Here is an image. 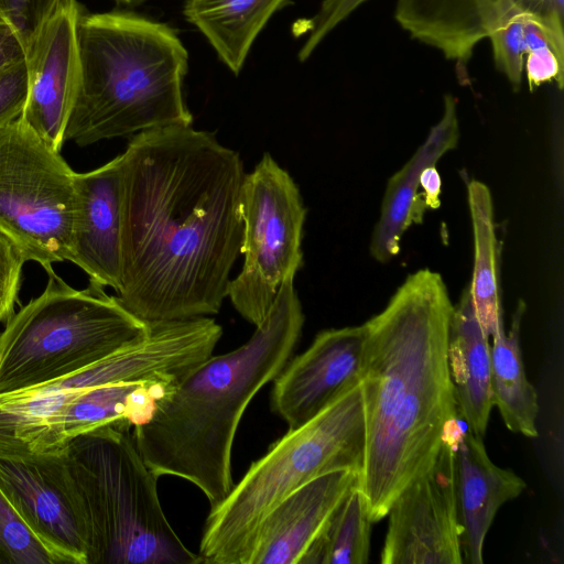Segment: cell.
I'll return each mask as SVG.
<instances>
[{"instance_id": "5", "label": "cell", "mask_w": 564, "mask_h": 564, "mask_svg": "<svg viewBox=\"0 0 564 564\" xmlns=\"http://www.w3.org/2000/svg\"><path fill=\"white\" fill-rule=\"evenodd\" d=\"M85 523L86 564H200L169 522L159 477L130 429L106 425L62 453Z\"/></svg>"}, {"instance_id": "20", "label": "cell", "mask_w": 564, "mask_h": 564, "mask_svg": "<svg viewBox=\"0 0 564 564\" xmlns=\"http://www.w3.org/2000/svg\"><path fill=\"white\" fill-rule=\"evenodd\" d=\"M488 338L476 315L468 285L453 307L447 355L457 416L481 437L492 409Z\"/></svg>"}, {"instance_id": "17", "label": "cell", "mask_w": 564, "mask_h": 564, "mask_svg": "<svg viewBox=\"0 0 564 564\" xmlns=\"http://www.w3.org/2000/svg\"><path fill=\"white\" fill-rule=\"evenodd\" d=\"M358 479L354 470H334L284 497L258 527L247 564H302L332 513Z\"/></svg>"}, {"instance_id": "2", "label": "cell", "mask_w": 564, "mask_h": 564, "mask_svg": "<svg viewBox=\"0 0 564 564\" xmlns=\"http://www.w3.org/2000/svg\"><path fill=\"white\" fill-rule=\"evenodd\" d=\"M453 307L442 276L421 269L364 324L366 447L358 486L372 522L431 468L458 417L447 355Z\"/></svg>"}, {"instance_id": "23", "label": "cell", "mask_w": 564, "mask_h": 564, "mask_svg": "<svg viewBox=\"0 0 564 564\" xmlns=\"http://www.w3.org/2000/svg\"><path fill=\"white\" fill-rule=\"evenodd\" d=\"M474 236V268L469 292L484 333L489 337L503 318L498 284V241L491 193L473 180L467 186Z\"/></svg>"}, {"instance_id": "15", "label": "cell", "mask_w": 564, "mask_h": 564, "mask_svg": "<svg viewBox=\"0 0 564 564\" xmlns=\"http://www.w3.org/2000/svg\"><path fill=\"white\" fill-rule=\"evenodd\" d=\"M365 325L326 329L273 380L271 405L295 429L359 383Z\"/></svg>"}, {"instance_id": "30", "label": "cell", "mask_w": 564, "mask_h": 564, "mask_svg": "<svg viewBox=\"0 0 564 564\" xmlns=\"http://www.w3.org/2000/svg\"><path fill=\"white\" fill-rule=\"evenodd\" d=\"M369 0H323L317 13L310 21L308 36L299 52L300 61H306L317 46Z\"/></svg>"}, {"instance_id": "33", "label": "cell", "mask_w": 564, "mask_h": 564, "mask_svg": "<svg viewBox=\"0 0 564 564\" xmlns=\"http://www.w3.org/2000/svg\"><path fill=\"white\" fill-rule=\"evenodd\" d=\"M420 187L426 208L437 209L441 206L442 181L435 165L426 166L420 175Z\"/></svg>"}, {"instance_id": "18", "label": "cell", "mask_w": 564, "mask_h": 564, "mask_svg": "<svg viewBox=\"0 0 564 564\" xmlns=\"http://www.w3.org/2000/svg\"><path fill=\"white\" fill-rule=\"evenodd\" d=\"M525 487L514 471L491 462L481 436L462 430L456 448V495L463 563L484 562V543L498 510Z\"/></svg>"}, {"instance_id": "13", "label": "cell", "mask_w": 564, "mask_h": 564, "mask_svg": "<svg viewBox=\"0 0 564 564\" xmlns=\"http://www.w3.org/2000/svg\"><path fill=\"white\" fill-rule=\"evenodd\" d=\"M82 12L77 0H59L24 55L28 97L20 117L58 152L80 84L77 29Z\"/></svg>"}, {"instance_id": "22", "label": "cell", "mask_w": 564, "mask_h": 564, "mask_svg": "<svg viewBox=\"0 0 564 564\" xmlns=\"http://www.w3.org/2000/svg\"><path fill=\"white\" fill-rule=\"evenodd\" d=\"M288 0H187L184 15L208 40L219 58L238 74L271 15Z\"/></svg>"}, {"instance_id": "7", "label": "cell", "mask_w": 564, "mask_h": 564, "mask_svg": "<svg viewBox=\"0 0 564 564\" xmlns=\"http://www.w3.org/2000/svg\"><path fill=\"white\" fill-rule=\"evenodd\" d=\"M44 291L0 332V394L26 390L84 369L143 336L150 323L105 288L68 285L55 271Z\"/></svg>"}, {"instance_id": "11", "label": "cell", "mask_w": 564, "mask_h": 564, "mask_svg": "<svg viewBox=\"0 0 564 564\" xmlns=\"http://www.w3.org/2000/svg\"><path fill=\"white\" fill-rule=\"evenodd\" d=\"M459 417L447 427L431 468L409 484L389 508L383 564H462L456 495Z\"/></svg>"}, {"instance_id": "3", "label": "cell", "mask_w": 564, "mask_h": 564, "mask_svg": "<svg viewBox=\"0 0 564 564\" xmlns=\"http://www.w3.org/2000/svg\"><path fill=\"white\" fill-rule=\"evenodd\" d=\"M288 276L264 319L243 345L196 366L160 398L132 436L158 476L189 481L210 509L234 487L231 454L249 403L286 366L304 325L302 304Z\"/></svg>"}, {"instance_id": "6", "label": "cell", "mask_w": 564, "mask_h": 564, "mask_svg": "<svg viewBox=\"0 0 564 564\" xmlns=\"http://www.w3.org/2000/svg\"><path fill=\"white\" fill-rule=\"evenodd\" d=\"M359 383L304 424L289 429L210 509L198 555L204 563L247 564L263 518L284 497L334 470L364 467L366 433Z\"/></svg>"}, {"instance_id": "29", "label": "cell", "mask_w": 564, "mask_h": 564, "mask_svg": "<svg viewBox=\"0 0 564 564\" xmlns=\"http://www.w3.org/2000/svg\"><path fill=\"white\" fill-rule=\"evenodd\" d=\"M59 0H0V17L28 47Z\"/></svg>"}, {"instance_id": "16", "label": "cell", "mask_w": 564, "mask_h": 564, "mask_svg": "<svg viewBox=\"0 0 564 564\" xmlns=\"http://www.w3.org/2000/svg\"><path fill=\"white\" fill-rule=\"evenodd\" d=\"M124 161L119 154L106 164L75 173L69 262L89 282L121 290V227Z\"/></svg>"}, {"instance_id": "32", "label": "cell", "mask_w": 564, "mask_h": 564, "mask_svg": "<svg viewBox=\"0 0 564 564\" xmlns=\"http://www.w3.org/2000/svg\"><path fill=\"white\" fill-rule=\"evenodd\" d=\"M25 48L12 29V26L0 17V70L13 63L24 59Z\"/></svg>"}, {"instance_id": "21", "label": "cell", "mask_w": 564, "mask_h": 564, "mask_svg": "<svg viewBox=\"0 0 564 564\" xmlns=\"http://www.w3.org/2000/svg\"><path fill=\"white\" fill-rule=\"evenodd\" d=\"M524 304L519 303L512 326L506 332L503 318L492 333L490 346V391L508 430L527 437H536L538 394L527 378L520 347V328Z\"/></svg>"}, {"instance_id": "8", "label": "cell", "mask_w": 564, "mask_h": 564, "mask_svg": "<svg viewBox=\"0 0 564 564\" xmlns=\"http://www.w3.org/2000/svg\"><path fill=\"white\" fill-rule=\"evenodd\" d=\"M221 335L223 327L208 316L150 323L143 336L84 369L0 394V456L56 454L58 422L78 395L113 382L174 386L213 355Z\"/></svg>"}, {"instance_id": "26", "label": "cell", "mask_w": 564, "mask_h": 564, "mask_svg": "<svg viewBox=\"0 0 564 564\" xmlns=\"http://www.w3.org/2000/svg\"><path fill=\"white\" fill-rule=\"evenodd\" d=\"M523 76L530 89L552 82L560 90L563 88L564 45L556 43L543 25L530 15L525 19Z\"/></svg>"}, {"instance_id": "25", "label": "cell", "mask_w": 564, "mask_h": 564, "mask_svg": "<svg viewBox=\"0 0 564 564\" xmlns=\"http://www.w3.org/2000/svg\"><path fill=\"white\" fill-rule=\"evenodd\" d=\"M0 564H72L26 525L1 488Z\"/></svg>"}, {"instance_id": "10", "label": "cell", "mask_w": 564, "mask_h": 564, "mask_svg": "<svg viewBox=\"0 0 564 564\" xmlns=\"http://www.w3.org/2000/svg\"><path fill=\"white\" fill-rule=\"evenodd\" d=\"M245 262L230 280L228 297L235 310L257 326L278 292L303 264L302 238L306 208L292 176L264 153L242 187Z\"/></svg>"}, {"instance_id": "34", "label": "cell", "mask_w": 564, "mask_h": 564, "mask_svg": "<svg viewBox=\"0 0 564 564\" xmlns=\"http://www.w3.org/2000/svg\"><path fill=\"white\" fill-rule=\"evenodd\" d=\"M117 2L127 4V6H138L143 3L147 0H116Z\"/></svg>"}, {"instance_id": "14", "label": "cell", "mask_w": 564, "mask_h": 564, "mask_svg": "<svg viewBox=\"0 0 564 564\" xmlns=\"http://www.w3.org/2000/svg\"><path fill=\"white\" fill-rule=\"evenodd\" d=\"M0 488L45 543L86 564L85 523L61 454L0 456Z\"/></svg>"}, {"instance_id": "12", "label": "cell", "mask_w": 564, "mask_h": 564, "mask_svg": "<svg viewBox=\"0 0 564 564\" xmlns=\"http://www.w3.org/2000/svg\"><path fill=\"white\" fill-rule=\"evenodd\" d=\"M525 13L564 45V0H397L394 19L411 39L455 63L467 83L475 47L501 21Z\"/></svg>"}, {"instance_id": "24", "label": "cell", "mask_w": 564, "mask_h": 564, "mask_svg": "<svg viewBox=\"0 0 564 564\" xmlns=\"http://www.w3.org/2000/svg\"><path fill=\"white\" fill-rule=\"evenodd\" d=\"M372 523L357 482L332 513L302 564L368 563Z\"/></svg>"}, {"instance_id": "19", "label": "cell", "mask_w": 564, "mask_h": 564, "mask_svg": "<svg viewBox=\"0 0 564 564\" xmlns=\"http://www.w3.org/2000/svg\"><path fill=\"white\" fill-rule=\"evenodd\" d=\"M459 138L457 104L452 95L444 97L441 119L431 128L425 141L411 159L388 181L379 220L370 240V254L387 262L400 251V241L408 228L421 224L426 209L419 193L420 175L457 145Z\"/></svg>"}, {"instance_id": "1", "label": "cell", "mask_w": 564, "mask_h": 564, "mask_svg": "<svg viewBox=\"0 0 564 564\" xmlns=\"http://www.w3.org/2000/svg\"><path fill=\"white\" fill-rule=\"evenodd\" d=\"M123 154L120 302L148 322L215 315L242 243L243 163L213 133L169 126Z\"/></svg>"}, {"instance_id": "27", "label": "cell", "mask_w": 564, "mask_h": 564, "mask_svg": "<svg viewBox=\"0 0 564 564\" xmlns=\"http://www.w3.org/2000/svg\"><path fill=\"white\" fill-rule=\"evenodd\" d=\"M527 17L529 14H514L497 24L487 36L496 68L514 89H519L523 80Z\"/></svg>"}, {"instance_id": "9", "label": "cell", "mask_w": 564, "mask_h": 564, "mask_svg": "<svg viewBox=\"0 0 564 564\" xmlns=\"http://www.w3.org/2000/svg\"><path fill=\"white\" fill-rule=\"evenodd\" d=\"M75 173L21 117L0 131V226L46 273L70 258Z\"/></svg>"}, {"instance_id": "28", "label": "cell", "mask_w": 564, "mask_h": 564, "mask_svg": "<svg viewBox=\"0 0 564 564\" xmlns=\"http://www.w3.org/2000/svg\"><path fill=\"white\" fill-rule=\"evenodd\" d=\"M30 261L22 245L0 226V323L14 313L21 288L22 270Z\"/></svg>"}, {"instance_id": "4", "label": "cell", "mask_w": 564, "mask_h": 564, "mask_svg": "<svg viewBox=\"0 0 564 564\" xmlns=\"http://www.w3.org/2000/svg\"><path fill=\"white\" fill-rule=\"evenodd\" d=\"M77 33L80 84L65 142L192 126L183 97L188 55L172 29L133 13L83 10Z\"/></svg>"}, {"instance_id": "31", "label": "cell", "mask_w": 564, "mask_h": 564, "mask_svg": "<svg viewBox=\"0 0 564 564\" xmlns=\"http://www.w3.org/2000/svg\"><path fill=\"white\" fill-rule=\"evenodd\" d=\"M28 97V75L24 59L0 70V131L18 119Z\"/></svg>"}]
</instances>
